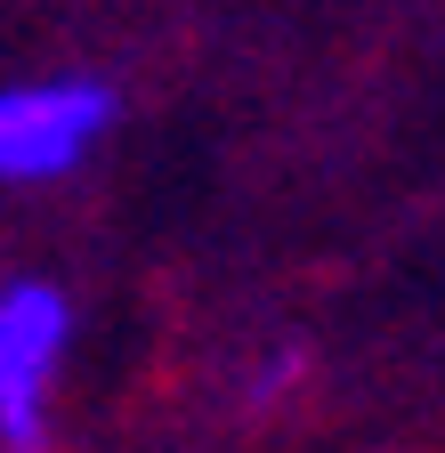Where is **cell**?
<instances>
[{"mask_svg": "<svg viewBox=\"0 0 445 453\" xmlns=\"http://www.w3.org/2000/svg\"><path fill=\"white\" fill-rule=\"evenodd\" d=\"M73 357V300L49 275L0 283V445H41Z\"/></svg>", "mask_w": 445, "mask_h": 453, "instance_id": "7a4b0ae2", "label": "cell"}, {"mask_svg": "<svg viewBox=\"0 0 445 453\" xmlns=\"http://www.w3.org/2000/svg\"><path fill=\"white\" fill-rule=\"evenodd\" d=\"M0 453H41V445H0Z\"/></svg>", "mask_w": 445, "mask_h": 453, "instance_id": "3957f363", "label": "cell"}, {"mask_svg": "<svg viewBox=\"0 0 445 453\" xmlns=\"http://www.w3.org/2000/svg\"><path fill=\"white\" fill-rule=\"evenodd\" d=\"M114 130V89L89 73L0 81V187H58Z\"/></svg>", "mask_w": 445, "mask_h": 453, "instance_id": "6da1fadb", "label": "cell"}]
</instances>
